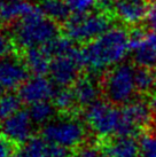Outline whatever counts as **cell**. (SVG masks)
Wrapping results in <instances>:
<instances>
[{"label":"cell","mask_w":156,"mask_h":157,"mask_svg":"<svg viewBox=\"0 0 156 157\" xmlns=\"http://www.w3.org/2000/svg\"><path fill=\"white\" fill-rule=\"evenodd\" d=\"M127 51H130L129 32L124 28L114 26L84 44L80 48V55L84 68L92 75H100L119 63Z\"/></svg>","instance_id":"obj_1"},{"label":"cell","mask_w":156,"mask_h":157,"mask_svg":"<svg viewBox=\"0 0 156 157\" xmlns=\"http://www.w3.org/2000/svg\"><path fill=\"white\" fill-rule=\"evenodd\" d=\"M57 36V23L46 17L39 6L32 13L14 22L10 29L14 45L22 49L46 46Z\"/></svg>","instance_id":"obj_2"},{"label":"cell","mask_w":156,"mask_h":157,"mask_svg":"<svg viewBox=\"0 0 156 157\" xmlns=\"http://www.w3.org/2000/svg\"><path fill=\"white\" fill-rule=\"evenodd\" d=\"M115 18L96 9V12L71 14L63 23L64 35L74 43L86 44L111 28Z\"/></svg>","instance_id":"obj_3"},{"label":"cell","mask_w":156,"mask_h":157,"mask_svg":"<svg viewBox=\"0 0 156 157\" xmlns=\"http://www.w3.org/2000/svg\"><path fill=\"white\" fill-rule=\"evenodd\" d=\"M85 124L72 115L54 118L41 128V136L48 142L65 149L80 148L86 139Z\"/></svg>","instance_id":"obj_4"},{"label":"cell","mask_w":156,"mask_h":157,"mask_svg":"<svg viewBox=\"0 0 156 157\" xmlns=\"http://www.w3.org/2000/svg\"><path fill=\"white\" fill-rule=\"evenodd\" d=\"M101 90L106 99L115 105H124L133 100L137 93L135 83V68L121 64L107 70L101 79Z\"/></svg>","instance_id":"obj_5"},{"label":"cell","mask_w":156,"mask_h":157,"mask_svg":"<svg viewBox=\"0 0 156 157\" xmlns=\"http://www.w3.org/2000/svg\"><path fill=\"white\" fill-rule=\"evenodd\" d=\"M84 118L87 127L99 139H107L116 133L121 110L108 100H96L85 108Z\"/></svg>","instance_id":"obj_6"},{"label":"cell","mask_w":156,"mask_h":157,"mask_svg":"<svg viewBox=\"0 0 156 157\" xmlns=\"http://www.w3.org/2000/svg\"><path fill=\"white\" fill-rule=\"evenodd\" d=\"M84 68L80 55V49L74 48L72 51L54 56L49 68V76L53 83L59 87L74 85L80 77L82 69Z\"/></svg>","instance_id":"obj_7"},{"label":"cell","mask_w":156,"mask_h":157,"mask_svg":"<svg viewBox=\"0 0 156 157\" xmlns=\"http://www.w3.org/2000/svg\"><path fill=\"white\" fill-rule=\"evenodd\" d=\"M35 125L29 111L21 109L0 123V131L12 144L22 146L33 136Z\"/></svg>","instance_id":"obj_8"},{"label":"cell","mask_w":156,"mask_h":157,"mask_svg":"<svg viewBox=\"0 0 156 157\" xmlns=\"http://www.w3.org/2000/svg\"><path fill=\"white\" fill-rule=\"evenodd\" d=\"M29 69L23 59L7 55L0 59V84L7 91H14L22 86L29 78Z\"/></svg>","instance_id":"obj_9"},{"label":"cell","mask_w":156,"mask_h":157,"mask_svg":"<svg viewBox=\"0 0 156 157\" xmlns=\"http://www.w3.org/2000/svg\"><path fill=\"white\" fill-rule=\"evenodd\" d=\"M55 93L54 83L52 79L45 77V75H33L28 78L18 88V95L26 105H33L40 101H49Z\"/></svg>","instance_id":"obj_10"},{"label":"cell","mask_w":156,"mask_h":157,"mask_svg":"<svg viewBox=\"0 0 156 157\" xmlns=\"http://www.w3.org/2000/svg\"><path fill=\"white\" fill-rule=\"evenodd\" d=\"M121 116L125 122L135 127L140 135L149 131L155 122L149 105L142 100H132L124 105L121 109Z\"/></svg>","instance_id":"obj_11"},{"label":"cell","mask_w":156,"mask_h":157,"mask_svg":"<svg viewBox=\"0 0 156 157\" xmlns=\"http://www.w3.org/2000/svg\"><path fill=\"white\" fill-rule=\"evenodd\" d=\"M149 0H115L114 13L116 18L127 25H138L147 18L150 5Z\"/></svg>","instance_id":"obj_12"},{"label":"cell","mask_w":156,"mask_h":157,"mask_svg":"<svg viewBox=\"0 0 156 157\" xmlns=\"http://www.w3.org/2000/svg\"><path fill=\"white\" fill-rule=\"evenodd\" d=\"M101 150L104 157H138L140 154V142L135 136L113 135L102 139Z\"/></svg>","instance_id":"obj_13"},{"label":"cell","mask_w":156,"mask_h":157,"mask_svg":"<svg viewBox=\"0 0 156 157\" xmlns=\"http://www.w3.org/2000/svg\"><path fill=\"white\" fill-rule=\"evenodd\" d=\"M18 155L21 157H69L68 149L51 144L43 136H32L22 144Z\"/></svg>","instance_id":"obj_14"},{"label":"cell","mask_w":156,"mask_h":157,"mask_svg":"<svg viewBox=\"0 0 156 157\" xmlns=\"http://www.w3.org/2000/svg\"><path fill=\"white\" fill-rule=\"evenodd\" d=\"M75 96L79 107L86 108L96 100L102 93L101 84L94 78V75H84L80 76L72 85Z\"/></svg>","instance_id":"obj_15"},{"label":"cell","mask_w":156,"mask_h":157,"mask_svg":"<svg viewBox=\"0 0 156 157\" xmlns=\"http://www.w3.org/2000/svg\"><path fill=\"white\" fill-rule=\"evenodd\" d=\"M23 60L32 75H46L49 72L53 59L46 47L40 46L24 49Z\"/></svg>","instance_id":"obj_16"},{"label":"cell","mask_w":156,"mask_h":157,"mask_svg":"<svg viewBox=\"0 0 156 157\" xmlns=\"http://www.w3.org/2000/svg\"><path fill=\"white\" fill-rule=\"evenodd\" d=\"M38 6L31 4L25 0H18V1H9L7 4H1L0 7V20L1 22L7 24H13L18 20L24 17L26 15L32 13Z\"/></svg>","instance_id":"obj_17"},{"label":"cell","mask_w":156,"mask_h":157,"mask_svg":"<svg viewBox=\"0 0 156 157\" xmlns=\"http://www.w3.org/2000/svg\"><path fill=\"white\" fill-rule=\"evenodd\" d=\"M135 83L138 95L150 96L156 91L155 68L146 66H138L135 68Z\"/></svg>","instance_id":"obj_18"},{"label":"cell","mask_w":156,"mask_h":157,"mask_svg":"<svg viewBox=\"0 0 156 157\" xmlns=\"http://www.w3.org/2000/svg\"><path fill=\"white\" fill-rule=\"evenodd\" d=\"M39 8L46 17L57 23H64L71 13L65 0H40Z\"/></svg>","instance_id":"obj_19"},{"label":"cell","mask_w":156,"mask_h":157,"mask_svg":"<svg viewBox=\"0 0 156 157\" xmlns=\"http://www.w3.org/2000/svg\"><path fill=\"white\" fill-rule=\"evenodd\" d=\"M52 101L57 111L62 113L63 115L71 113V111L75 110V108L78 105L74 90L69 86L60 87L57 91H55Z\"/></svg>","instance_id":"obj_20"},{"label":"cell","mask_w":156,"mask_h":157,"mask_svg":"<svg viewBox=\"0 0 156 157\" xmlns=\"http://www.w3.org/2000/svg\"><path fill=\"white\" fill-rule=\"evenodd\" d=\"M28 111L36 125L44 126L52 119H54L55 113L57 110L54 107L53 102L51 103L49 101H40V102H36L33 105H30V108Z\"/></svg>","instance_id":"obj_21"},{"label":"cell","mask_w":156,"mask_h":157,"mask_svg":"<svg viewBox=\"0 0 156 157\" xmlns=\"http://www.w3.org/2000/svg\"><path fill=\"white\" fill-rule=\"evenodd\" d=\"M23 101L18 94L4 93L0 96V123L21 110Z\"/></svg>","instance_id":"obj_22"},{"label":"cell","mask_w":156,"mask_h":157,"mask_svg":"<svg viewBox=\"0 0 156 157\" xmlns=\"http://www.w3.org/2000/svg\"><path fill=\"white\" fill-rule=\"evenodd\" d=\"M140 154L142 157H156V130L150 128L140 139Z\"/></svg>","instance_id":"obj_23"},{"label":"cell","mask_w":156,"mask_h":157,"mask_svg":"<svg viewBox=\"0 0 156 157\" xmlns=\"http://www.w3.org/2000/svg\"><path fill=\"white\" fill-rule=\"evenodd\" d=\"M72 14H83L91 12L93 7H96V0H65Z\"/></svg>","instance_id":"obj_24"},{"label":"cell","mask_w":156,"mask_h":157,"mask_svg":"<svg viewBox=\"0 0 156 157\" xmlns=\"http://www.w3.org/2000/svg\"><path fill=\"white\" fill-rule=\"evenodd\" d=\"M14 41L12 37H8L5 33H0V59L9 55L13 51Z\"/></svg>","instance_id":"obj_25"},{"label":"cell","mask_w":156,"mask_h":157,"mask_svg":"<svg viewBox=\"0 0 156 157\" xmlns=\"http://www.w3.org/2000/svg\"><path fill=\"white\" fill-rule=\"evenodd\" d=\"M8 140L5 138L2 133H0V157H10L12 146Z\"/></svg>","instance_id":"obj_26"},{"label":"cell","mask_w":156,"mask_h":157,"mask_svg":"<svg viewBox=\"0 0 156 157\" xmlns=\"http://www.w3.org/2000/svg\"><path fill=\"white\" fill-rule=\"evenodd\" d=\"M147 20H148V25H149V28L154 32H156V4H153L150 6Z\"/></svg>","instance_id":"obj_27"},{"label":"cell","mask_w":156,"mask_h":157,"mask_svg":"<svg viewBox=\"0 0 156 157\" xmlns=\"http://www.w3.org/2000/svg\"><path fill=\"white\" fill-rule=\"evenodd\" d=\"M148 105L150 107V110H152L153 115H154V118L156 119V91L149 96V103Z\"/></svg>","instance_id":"obj_28"},{"label":"cell","mask_w":156,"mask_h":157,"mask_svg":"<svg viewBox=\"0 0 156 157\" xmlns=\"http://www.w3.org/2000/svg\"><path fill=\"white\" fill-rule=\"evenodd\" d=\"M5 91H6V90H5L4 87H2V85H1V84H0V96L2 95V94H4L5 93Z\"/></svg>","instance_id":"obj_29"},{"label":"cell","mask_w":156,"mask_h":157,"mask_svg":"<svg viewBox=\"0 0 156 157\" xmlns=\"http://www.w3.org/2000/svg\"><path fill=\"white\" fill-rule=\"evenodd\" d=\"M150 2H153V4H156V0H149Z\"/></svg>","instance_id":"obj_30"},{"label":"cell","mask_w":156,"mask_h":157,"mask_svg":"<svg viewBox=\"0 0 156 157\" xmlns=\"http://www.w3.org/2000/svg\"><path fill=\"white\" fill-rule=\"evenodd\" d=\"M10 157H21L20 155H15V156H10Z\"/></svg>","instance_id":"obj_31"},{"label":"cell","mask_w":156,"mask_h":157,"mask_svg":"<svg viewBox=\"0 0 156 157\" xmlns=\"http://www.w3.org/2000/svg\"><path fill=\"white\" fill-rule=\"evenodd\" d=\"M9 1H18V0H9Z\"/></svg>","instance_id":"obj_32"},{"label":"cell","mask_w":156,"mask_h":157,"mask_svg":"<svg viewBox=\"0 0 156 157\" xmlns=\"http://www.w3.org/2000/svg\"><path fill=\"white\" fill-rule=\"evenodd\" d=\"M0 7H1V4H0ZM0 21H1V20H0Z\"/></svg>","instance_id":"obj_33"},{"label":"cell","mask_w":156,"mask_h":157,"mask_svg":"<svg viewBox=\"0 0 156 157\" xmlns=\"http://www.w3.org/2000/svg\"><path fill=\"white\" fill-rule=\"evenodd\" d=\"M155 121H156V119H155ZM155 123H156V122H155ZM152 128H154V127H152Z\"/></svg>","instance_id":"obj_34"}]
</instances>
